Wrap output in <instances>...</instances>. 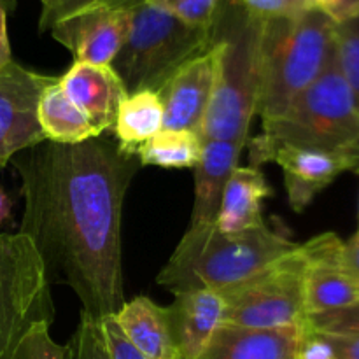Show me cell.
I'll return each mask as SVG.
<instances>
[{
  "label": "cell",
  "instance_id": "cell-1",
  "mask_svg": "<svg viewBox=\"0 0 359 359\" xmlns=\"http://www.w3.org/2000/svg\"><path fill=\"white\" fill-rule=\"evenodd\" d=\"M21 177L20 233L37 249L49 284L69 286L81 314L104 321L125 305L123 203L140 168L116 140H44L11 160Z\"/></svg>",
  "mask_w": 359,
  "mask_h": 359
},
{
  "label": "cell",
  "instance_id": "cell-2",
  "mask_svg": "<svg viewBox=\"0 0 359 359\" xmlns=\"http://www.w3.org/2000/svg\"><path fill=\"white\" fill-rule=\"evenodd\" d=\"M263 18L248 13L235 0H221L210 23L216 49V84L198 137L202 142L248 144L258 112L262 83Z\"/></svg>",
  "mask_w": 359,
  "mask_h": 359
},
{
  "label": "cell",
  "instance_id": "cell-3",
  "mask_svg": "<svg viewBox=\"0 0 359 359\" xmlns=\"http://www.w3.org/2000/svg\"><path fill=\"white\" fill-rule=\"evenodd\" d=\"M335 53V23L318 7L297 18H270L262 27L263 123L286 114L293 102L325 72Z\"/></svg>",
  "mask_w": 359,
  "mask_h": 359
},
{
  "label": "cell",
  "instance_id": "cell-4",
  "mask_svg": "<svg viewBox=\"0 0 359 359\" xmlns=\"http://www.w3.org/2000/svg\"><path fill=\"white\" fill-rule=\"evenodd\" d=\"M279 146L314 147L359 154V112L342 76L337 48L325 72L293 102L286 114L263 123V133L249 142L251 167L270 161Z\"/></svg>",
  "mask_w": 359,
  "mask_h": 359
},
{
  "label": "cell",
  "instance_id": "cell-5",
  "mask_svg": "<svg viewBox=\"0 0 359 359\" xmlns=\"http://www.w3.org/2000/svg\"><path fill=\"white\" fill-rule=\"evenodd\" d=\"M212 46L210 27H195L156 9L147 2L132 7V21L112 62L126 93L160 88L184 63L207 53Z\"/></svg>",
  "mask_w": 359,
  "mask_h": 359
},
{
  "label": "cell",
  "instance_id": "cell-6",
  "mask_svg": "<svg viewBox=\"0 0 359 359\" xmlns=\"http://www.w3.org/2000/svg\"><path fill=\"white\" fill-rule=\"evenodd\" d=\"M55 321L44 263L23 233H0V359H11L37 323Z\"/></svg>",
  "mask_w": 359,
  "mask_h": 359
},
{
  "label": "cell",
  "instance_id": "cell-7",
  "mask_svg": "<svg viewBox=\"0 0 359 359\" xmlns=\"http://www.w3.org/2000/svg\"><path fill=\"white\" fill-rule=\"evenodd\" d=\"M305 259L300 244L273 265L241 284L221 290L224 323L245 328H304Z\"/></svg>",
  "mask_w": 359,
  "mask_h": 359
},
{
  "label": "cell",
  "instance_id": "cell-8",
  "mask_svg": "<svg viewBox=\"0 0 359 359\" xmlns=\"http://www.w3.org/2000/svg\"><path fill=\"white\" fill-rule=\"evenodd\" d=\"M297 245L266 224L235 233L214 231L177 291L198 287L226 290L269 269L277 259L294 251Z\"/></svg>",
  "mask_w": 359,
  "mask_h": 359
},
{
  "label": "cell",
  "instance_id": "cell-9",
  "mask_svg": "<svg viewBox=\"0 0 359 359\" xmlns=\"http://www.w3.org/2000/svg\"><path fill=\"white\" fill-rule=\"evenodd\" d=\"M244 142H202V158L195 170V203L191 219L167 266L158 276V284L168 287L172 293L181 287L186 273L202 252L210 235L216 231V219L223 200L228 177L237 167Z\"/></svg>",
  "mask_w": 359,
  "mask_h": 359
},
{
  "label": "cell",
  "instance_id": "cell-10",
  "mask_svg": "<svg viewBox=\"0 0 359 359\" xmlns=\"http://www.w3.org/2000/svg\"><path fill=\"white\" fill-rule=\"evenodd\" d=\"M53 79L14 60L0 70V170L18 153L46 140L37 121V105Z\"/></svg>",
  "mask_w": 359,
  "mask_h": 359
},
{
  "label": "cell",
  "instance_id": "cell-11",
  "mask_svg": "<svg viewBox=\"0 0 359 359\" xmlns=\"http://www.w3.org/2000/svg\"><path fill=\"white\" fill-rule=\"evenodd\" d=\"M344 241L333 231L300 245L305 259V314L340 311L359 302V283L344 266Z\"/></svg>",
  "mask_w": 359,
  "mask_h": 359
},
{
  "label": "cell",
  "instance_id": "cell-12",
  "mask_svg": "<svg viewBox=\"0 0 359 359\" xmlns=\"http://www.w3.org/2000/svg\"><path fill=\"white\" fill-rule=\"evenodd\" d=\"M132 9L93 6L63 18L49 34L69 49L74 62L90 65H112L130 30Z\"/></svg>",
  "mask_w": 359,
  "mask_h": 359
},
{
  "label": "cell",
  "instance_id": "cell-13",
  "mask_svg": "<svg viewBox=\"0 0 359 359\" xmlns=\"http://www.w3.org/2000/svg\"><path fill=\"white\" fill-rule=\"evenodd\" d=\"M270 161L283 168L287 200L294 212H304L340 174L359 170V154L314 147L279 146L273 149Z\"/></svg>",
  "mask_w": 359,
  "mask_h": 359
},
{
  "label": "cell",
  "instance_id": "cell-14",
  "mask_svg": "<svg viewBox=\"0 0 359 359\" xmlns=\"http://www.w3.org/2000/svg\"><path fill=\"white\" fill-rule=\"evenodd\" d=\"M216 84V49H210L181 67L158 91L167 130L198 133L212 100Z\"/></svg>",
  "mask_w": 359,
  "mask_h": 359
},
{
  "label": "cell",
  "instance_id": "cell-15",
  "mask_svg": "<svg viewBox=\"0 0 359 359\" xmlns=\"http://www.w3.org/2000/svg\"><path fill=\"white\" fill-rule=\"evenodd\" d=\"M58 81L67 97L98 132L114 128L118 109L128 93L111 65L74 62Z\"/></svg>",
  "mask_w": 359,
  "mask_h": 359
},
{
  "label": "cell",
  "instance_id": "cell-16",
  "mask_svg": "<svg viewBox=\"0 0 359 359\" xmlns=\"http://www.w3.org/2000/svg\"><path fill=\"white\" fill-rule=\"evenodd\" d=\"M168 314L182 359H198L224 323V302L209 287L177 291Z\"/></svg>",
  "mask_w": 359,
  "mask_h": 359
},
{
  "label": "cell",
  "instance_id": "cell-17",
  "mask_svg": "<svg viewBox=\"0 0 359 359\" xmlns=\"http://www.w3.org/2000/svg\"><path fill=\"white\" fill-rule=\"evenodd\" d=\"M304 328L258 330L223 323L198 359H294Z\"/></svg>",
  "mask_w": 359,
  "mask_h": 359
},
{
  "label": "cell",
  "instance_id": "cell-18",
  "mask_svg": "<svg viewBox=\"0 0 359 359\" xmlns=\"http://www.w3.org/2000/svg\"><path fill=\"white\" fill-rule=\"evenodd\" d=\"M114 319L126 339L146 359H182L168 307H161L147 297H137L125 302Z\"/></svg>",
  "mask_w": 359,
  "mask_h": 359
},
{
  "label": "cell",
  "instance_id": "cell-19",
  "mask_svg": "<svg viewBox=\"0 0 359 359\" xmlns=\"http://www.w3.org/2000/svg\"><path fill=\"white\" fill-rule=\"evenodd\" d=\"M272 195L265 175L255 167H235L224 186L216 231L235 233L265 224L262 202Z\"/></svg>",
  "mask_w": 359,
  "mask_h": 359
},
{
  "label": "cell",
  "instance_id": "cell-20",
  "mask_svg": "<svg viewBox=\"0 0 359 359\" xmlns=\"http://www.w3.org/2000/svg\"><path fill=\"white\" fill-rule=\"evenodd\" d=\"M37 121L44 139L55 144H81L102 135L86 114L67 97L56 77L42 90Z\"/></svg>",
  "mask_w": 359,
  "mask_h": 359
},
{
  "label": "cell",
  "instance_id": "cell-21",
  "mask_svg": "<svg viewBox=\"0 0 359 359\" xmlns=\"http://www.w3.org/2000/svg\"><path fill=\"white\" fill-rule=\"evenodd\" d=\"M165 128L163 105L156 91L144 90L123 98L114 121L116 142L128 156H137V149Z\"/></svg>",
  "mask_w": 359,
  "mask_h": 359
},
{
  "label": "cell",
  "instance_id": "cell-22",
  "mask_svg": "<svg viewBox=\"0 0 359 359\" xmlns=\"http://www.w3.org/2000/svg\"><path fill=\"white\" fill-rule=\"evenodd\" d=\"M137 156L140 165L179 170L195 168L202 158V140L195 132L163 128L137 149Z\"/></svg>",
  "mask_w": 359,
  "mask_h": 359
},
{
  "label": "cell",
  "instance_id": "cell-23",
  "mask_svg": "<svg viewBox=\"0 0 359 359\" xmlns=\"http://www.w3.org/2000/svg\"><path fill=\"white\" fill-rule=\"evenodd\" d=\"M335 48L339 67L359 112V16L335 25Z\"/></svg>",
  "mask_w": 359,
  "mask_h": 359
},
{
  "label": "cell",
  "instance_id": "cell-24",
  "mask_svg": "<svg viewBox=\"0 0 359 359\" xmlns=\"http://www.w3.org/2000/svg\"><path fill=\"white\" fill-rule=\"evenodd\" d=\"M51 325L37 323L20 340L11 359H69V349L53 340Z\"/></svg>",
  "mask_w": 359,
  "mask_h": 359
},
{
  "label": "cell",
  "instance_id": "cell-25",
  "mask_svg": "<svg viewBox=\"0 0 359 359\" xmlns=\"http://www.w3.org/2000/svg\"><path fill=\"white\" fill-rule=\"evenodd\" d=\"M195 27H210L221 0H142Z\"/></svg>",
  "mask_w": 359,
  "mask_h": 359
},
{
  "label": "cell",
  "instance_id": "cell-26",
  "mask_svg": "<svg viewBox=\"0 0 359 359\" xmlns=\"http://www.w3.org/2000/svg\"><path fill=\"white\" fill-rule=\"evenodd\" d=\"M67 349L69 359H112L102 339L100 325L86 314H81L79 326Z\"/></svg>",
  "mask_w": 359,
  "mask_h": 359
},
{
  "label": "cell",
  "instance_id": "cell-27",
  "mask_svg": "<svg viewBox=\"0 0 359 359\" xmlns=\"http://www.w3.org/2000/svg\"><path fill=\"white\" fill-rule=\"evenodd\" d=\"M304 326L321 333H359V302L340 311L309 316Z\"/></svg>",
  "mask_w": 359,
  "mask_h": 359
},
{
  "label": "cell",
  "instance_id": "cell-28",
  "mask_svg": "<svg viewBox=\"0 0 359 359\" xmlns=\"http://www.w3.org/2000/svg\"><path fill=\"white\" fill-rule=\"evenodd\" d=\"M248 13L270 20V18H297L314 9L316 0H235Z\"/></svg>",
  "mask_w": 359,
  "mask_h": 359
},
{
  "label": "cell",
  "instance_id": "cell-29",
  "mask_svg": "<svg viewBox=\"0 0 359 359\" xmlns=\"http://www.w3.org/2000/svg\"><path fill=\"white\" fill-rule=\"evenodd\" d=\"M98 325H100V333L105 347H107V353L111 354L112 359H146L126 339L125 333L116 323L114 316H109Z\"/></svg>",
  "mask_w": 359,
  "mask_h": 359
},
{
  "label": "cell",
  "instance_id": "cell-30",
  "mask_svg": "<svg viewBox=\"0 0 359 359\" xmlns=\"http://www.w3.org/2000/svg\"><path fill=\"white\" fill-rule=\"evenodd\" d=\"M98 2L100 0H48L42 6L41 18H39V32H49L53 25L62 21L63 18L97 6Z\"/></svg>",
  "mask_w": 359,
  "mask_h": 359
},
{
  "label": "cell",
  "instance_id": "cell-31",
  "mask_svg": "<svg viewBox=\"0 0 359 359\" xmlns=\"http://www.w3.org/2000/svg\"><path fill=\"white\" fill-rule=\"evenodd\" d=\"M294 359H335V354L323 333L304 326Z\"/></svg>",
  "mask_w": 359,
  "mask_h": 359
},
{
  "label": "cell",
  "instance_id": "cell-32",
  "mask_svg": "<svg viewBox=\"0 0 359 359\" xmlns=\"http://www.w3.org/2000/svg\"><path fill=\"white\" fill-rule=\"evenodd\" d=\"M316 7L335 25L346 23L359 16V0H316Z\"/></svg>",
  "mask_w": 359,
  "mask_h": 359
},
{
  "label": "cell",
  "instance_id": "cell-33",
  "mask_svg": "<svg viewBox=\"0 0 359 359\" xmlns=\"http://www.w3.org/2000/svg\"><path fill=\"white\" fill-rule=\"evenodd\" d=\"M323 335L332 346L335 359H359V333H323Z\"/></svg>",
  "mask_w": 359,
  "mask_h": 359
},
{
  "label": "cell",
  "instance_id": "cell-34",
  "mask_svg": "<svg viewBox=\"0 0 359 359\" xmlns=\"http://www.w3.org/2000/svg\"><path fill=\"white\" fill-rule=\"evenodd\" d=\"M342 262L351 276L359 283V231L351 241L344 242Z\"/></svg>",
  "mask_w": 359,
  "mask_h": 359
},
{
  "label": "cell",
  "instance_id": "cell-35",
  "mask_svg": "<svg viewBox=\"0 0 359 359\" xmlns=\"http://www.w3.org/2000/svg\"><path fill=\"white\" fill-rule=\"evenodd\" d=\"M13 62L9 35H7V2L0 0V70Z\"/></svg>",
  "mask_w": 359,
  "mask_h": 359
},
{
  "label": "cell",
  "instance_id": "cell-36",
  "mask_svg": "<svg viewBox=\"0 0 359 359\" xmlns=\"http://www.w3.org/2000/svg\"><path fill=\"white\" fill-rule=\"evenodd\" d=\"M13 212V198L4 188H0V224L6 223Z\"/></svg>",
  "mask_w": 359,
  "mask_h": 359
},
{
  "label": "cell",
  "instance_id": "cell-37",
  "mask_svg": "<svg viewBox=\"0 0 359 359\" xmlns=\"http://www.w3.org/2000/svg\"><path fill=\"white\" fill-rule=\"evenodd\" d=\"M142 0H100L97 6H107V7H116V9H132L133 6H137Z\"/></svg>",
  "mask_w": 359,
  "mask_h": 359
},
{
  "label": "cell",
  "instance_id": "cell-38",
  "mask_svg": "<svg viewBox=\"0 0 359 359\" xmlns=\"http://www.w3.org/2000/svg\"><path fill=\"white\" fill-rule=\"evenodd\" d=\"M39 2H41V6H44V4L48 2V0H39Z\"/></svg>",
  "mask_w": 359,
  "mask_h": 359
},
{
  "label": "cell",
  "instance_id": "cell-39",
  "mask_svg": "<svg viewBox=\"0 0 359 359\" xmlns=\"http://www.w3.org/2000/svg\"><path fill=\"white\" fill-rule=\"evenodd\" d=\"M358 172H359V170H358ZM358 231H359V228H358Z\"/></svg>",
  "mask_w": 359,
  "mask_h": 359
}]
</instances>
